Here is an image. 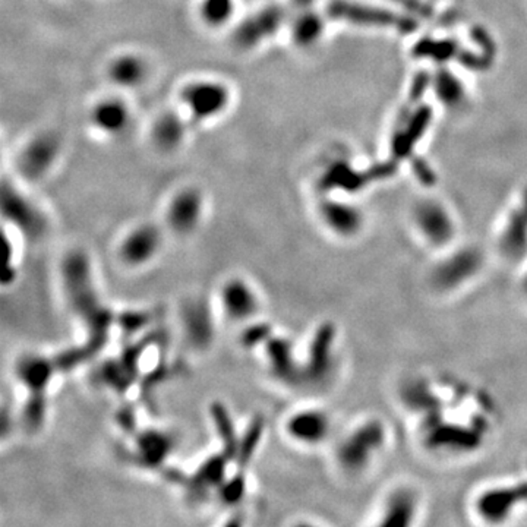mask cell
Returning <instances> with one entry per match:
<instances>
[{"instance_id": "10", "label": "cell", "mask_w": 527, "mask_h": 527, "mask_svg": "<svg viewBox=\"0 0 527 527\" xmlns=\"http://www.w3.org/2000/svg\"><path fill=\"white\" fill-rule=\"evenodd\" d=\"M218 305L223 316L233 324H248L257 318L261 300L260 295L246 279H226L218 288Z\"/></svg>"}, {"instance_id": "17", "label": "cell", "mask_w": 527, "mask_h": 527, "mask_svg": "<svg viewBox=\"0 0 527 527\" xmlns=\"http://www.w3.org/2000/svg\"><path fill=\"white\" fill-rule=\"evenodd\" d=\"M175 448V438L159 429L141 432L135 439V460L144 469L154 470L161 466Z\"/></svg>"}, {"instance_id": "20", "label": "cell", "mask_w": 527, "mask_h": 527, "mask_svg": "<svg viewBox=\"0 0 527 527\" xmlns=\"http://www.w3.org/2000/svg\"><path fill=\"white\" fill-rule=\"evenodd\" d=\"M416 220L422 230L434 241H444L451 233V220L438 204H420L416 210Z\"/></svg>"}, {"instance_id": "4", "label": "cell", "mask_w": 527, "mask_h": 527, "mask_svg": "<svg viewBox=\"0 0 527 527\" xmlns=\"http://www.w3.org/2000/svg\"><path fill=\"white\" fill-rule=\"evenodd\" d=\"M85 119L94 137L106 142L128 138L137 121L131 95L114 90L97 95L88 106Z\"/></svg>"}, {"instance_id": "6", "label": "cell", "mask_w": 527, "mask_h": 527, "mask_svg": "<svg viewBox=\"0 0 527 527\" xmlns=\"http://www.w3.org/2000/svg\"><path fill=\"white\" fill-rule=\"evenodd\" d=\"M207 214V195L196 185H183L168 195L163 210V226L179 237L198 232Z\"/></svg>"}, {"instance_id": "11", "label": "cell", "mask_w": 527, "mask_h": 527, "mask_svg": "<svg viewBox=\"0 0 527 527\" xmlns=\"http://www.w3.org/2000/svg\"><path fill=\"white\" fill-rule=\"evenodd\" d=\"M4 217L13 230L20 232L27 241L37 242L47 233V217L29 198L15 188L4 189Z\"/></svg>"}, {"instance_id": "2", "label": "cell", "mask_w": 527, "mask_h": 527, "mask_svg": "<svg viewBox=\"0 0 527 527\" xmlns=\"http://www.w3.org/2000/svg\"><path fill=\"white\" fill-rule=\"evenodd\" d=\"M236 101L233 85L220 76L201 75L183 81L175 95V105L194 128L218 124L232 112Z\"/></svg>"}, {"instance_id": "13", "label": "cell", "mask_w": 527, "mask_h": 527, "mask_svg": "<svg viewBox=\"0 0 527 527\" xmlns=\"http://www.w3.org/2000/svg\"><path fill=\"white\" fill-rule=\"evenodd\" d=\"M185 338L195 349H207L214 338V319L210 306L202 299L189 300L182 311Z\"/></svg>"}, {"instance_id": "12", "label": "cell", "mask_w": 527, "mask_h": 527, "mask_svg": "<svg viewBox=\"0 0 527 527\" xmlns=\"http://www.w3.org/2000/svg\"><path fill=\"white\" fill-rule=\"evenodd\" d=\"M59 362L40 353H27L15 363V377L28 391V396H46L52 384Z\"/></svg>"}, {"instance_id": "9", "label": "cell", "mask_w": 527, "mask_h": 527, "mask_svg": "<svg viewBox=\"0 0 527 527\" xmlns=\"http://www.w3.org/2000/svg\"><path fill=\"white\" fill-rule=\"evenodd\" d=\"M192 129L194 125L189 119L173 105L151 119L147 129L148 142L156 152L163 156H175L188 145Z\"/></svg>"}, {"instance_id": "14", "label": "cell", "mask_w": 527, "mask_h": 527, "mask_svg": "<svg viewBox=\"0 0 527 527\" xmlns=\"http://www.w3.org/2000/svg\"><path fill=\"white\" fill-rule=\"evenodd\" d=\"M195 20L208 32H229L241 16L239 0H195Z\"/></svg>"}, {"instance_id": "1", "label": "cell", "mask_w": 527, "mask_h": 527, "mask_svg": "<svg viewBox=\"0 0 527 527\" xmlns=\"http://www.w3.org/2000/svg\"><path fill=\"white\" fill-rule=\"evenodd\" d=\"M62 280L67 302L74 312L84 319L88 330L90 350L101 347L107 338L113 318L100 302L88 255L82 251L67 253L62 262Z\"/></svg>"}, {"instance_id": "15", "label": "cell", "mask_w": 527, "mask_h": 527, "mask_svg": "<svg viewBox=\"0 0 527 527\" xmlns=\"http://www.w3.org/2000/svg\"><path fill=\"white\" fill-rule=\"evenodd\" d=\"M286 435L302 446H315L326 439L330 431L328 418L315 409L292 413L284 423Z\"/></svg>"}, {"instance_id": "22", "label": "cell", "mask_w": 527, "mask_h": 527, "mask_svg": "<svg viewBox=\"0 0 527 527\" xmlns=\"http://www.w3.org/2000/svg\"><path fill=\"white\" fill-rule=\"evenodd\" d=\"M288 8L293 6L295 9H305V8H312V4L315 0H287Z\"/></svg>"}, {"instance_id": "5", "label": "cell", "mask_w": 527, "mask_h": 527, "mask_svg": "<svg viewBox=\"0 0 527 527\" xmlns=\"http://www.w3.org/2000/svg\"><path fill=\"white\" fill-rule=\"evenodd\" d=\"M63 152V141L52 129L34 132L16 151L15 170L27 182H40L53 173Z\"/></svg>"}, {"instance_id": "18", "label": "cell", "mask_w": 527, "mask_h": 527, "mask_svg": "<svg viewBox=\"0 0 527 527\" xmlns=\"http://www.w3.org/2000/svg\"><path fill=\"white\" fill-rule=\"evenodd\" d=\"M324 20L314 8L291 9L286 34L298 48H311L324 36Z\"/></svg>"}, {"instance_id": "21", "label": "cell", "mask_w": 527, "mask_h": 527, "mask_svg": "<svg viewBox=\"0 0 527 527\" xmlns=\"http://www.w3.org/2000/svg\"><path fill=\"white\" fill-rule=\"evenodd\" d=\"M246 327L244 328L241 334V343L246 349H253L258 346H264L267 343V340L271 337V330L268 326L261 324V322H255L251 321Z\"/></svg>"}, {"instance_id": "8", "label": "cell", "mask_w": 527, "mask_h": 527, "mask_svg": "<svg viewBox=\"0 0 527 527\" xmlns=\"http://www.w3.org/2000/svg\"><path fill=\"white\" fill-rule=\"evenodd\" d=\"M164 245V226L141 222L128 229L117 244V258L131 269L145 268L159 257Z\"/></svg>"}, {"instance_id": "19", "label": "cell", "mask_w": 527, "mask_h": 527, "mask_svg": "<svg viewBox=\"0 0 527 527\" xmlns=\"http://www.w3.org/2000/svg\"><path fill=\"white\" fill-rule=\"evenodd\" d=\"M318 215L331 232L340 234L353 233L359 227V214L349 204L324 198L318 207Z\"/></svg>"}, {"instance_id": "7", "label": "cell", "mask_w": 527, "mask_h": 527, "mask_svg": "<svg viewBox=\"0 0 527 527\" xmlns=\"http://www.w3.org/2000/svg\"><path fill=\"white\" fill-rule=\"evenodd\" d=\"M103 74L110 90L132 95L148 87L154 66L147 53L128 47L117 50L106 60Z\"/></svg>"}, {"instance_id": "3", "label": "cell", "mask_w": 527, "mask_h": 527, "mask_svg": "<svg viewBox=\"0 0 527 527\" xmlns=\"http://www.w3.org/2000/svg\"><path fill=\"white\" fill-rule=\"evenodd\" d=\"M291 8L283 0H268L241 15L227 32L236 52L251 55L286 34Z\"/></svg>"}, {"instance_id": "16", "label": "cell", "mask_w": 527, "mask_h": 527, "mask_svg": "<svg viewBox=\"0 0 527 527\" xmlns=\"http://www.w3.org/2000/svg\"><path fill=\"white\" fill-rule=\"evenodd\" d=\"M268 372L281 384H298L302 377V369L295 362L292 346L287 338L271 335L262 346Z\"/></svg>"}]
</instances>
